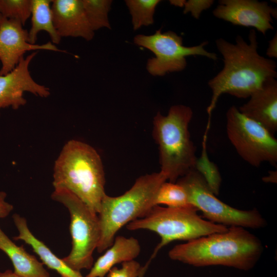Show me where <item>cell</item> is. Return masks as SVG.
<instances>
[{"label": "cell", "mask_w": 277, "mask_h": 277, "mask_svg": "<svg viewBox=\"0 0 277 277\" xmlns=\"http://www.w3.org/2000/svg\"><path fill=\"white\" fill-rule=\"evenodd\" d=\"M192 205L184 207L153 206L143 217L126 225L129 230H148L161 238L149 260L142 267L145 273L151 261L161 249L176 240L190 241L212 233L226 231L228 227L204 220Z\"/></svg>", "instance_id": "8992f818"}, {"label": "cell", "mask_w": 277, "mask_h": 277, "mask_svg": "<svg viewBox=\"0 0 277 277\" xmlns=\"http://www.w3.org/2000/svg\"><path fill=\"white\" fill-rule=\"evenodd\" d=\"M132 17L134 30L154 22L153 15L160 0H126L125 1Z\"/></svg>", "instance_id": "7402d4cb"}, {"label": "cell", "mask_w": 277, "mask_h": 277, "mask_svg": "<svg viewBox=\"0 0 277 277\" xmlns=\"http://www.w3.org/2000/svg\"><path fill=\"white\" fill-rule=\"evenodd\" d=\"M0 250L11 260L16 274L21 277H50L43 263L27 252L23 246L16 245L1 228Z\"/></svg>", "instance_id": "ac0fdd59"}, {"label": "cell", "mask_w": 277, "mask_h": 277, "mask_svg": "<svg viewBox=\"0 0 277 277\" xmlns=\"http://www.w3.org/2000/svg\"><path fill=\"white\" fill-rule=\"evenodd\" d=\"M23 26L19 21L7 18L0 14V75L12 71L27 51L46 50L67 52L50 42L42 45L30 44L28 31Z\"/></svg>", "instance_id": "7c38bea8"}, {"label": "cell", "mask_w": 277, "mask_h": 277, "mask_svg": "<svg viewBox=\"0 0 277 277\" xmlns=\"http://www.w3.org/2000/svg\"><path fill=\"white\" fill-rule=\"evenodd\" d=\"M140 264L135 260L124 262L121 268L113 267L108 272L107 277H140Z\"/></svg>", "instance_id": "cb8c5ba5"}, {"label": "cell", "mask_w": 277, "mask_h": 277, "mask_svg": "<svg viewBox=\"0 0 277 277\" xmlns=\"http://www.w3.org/2000/svg\"><path fill=\"white\" fill-rule=\"evenodd\" d=\"M188 195L189 204L201 211L208 221L225 226L260 229L267 225L256 209L242 210L217 199L203 174L195 168L177 180Z\"/></svg>", "instance_id": "ba28073f"}, {"label": "cell", "mask_w": 277, "mask_h": 277, "mask_svg": "<svg viewBox=\"0 0 277 277\" xmlns=\"http://www.w3.org/2000/svg\"><path fill=\"white\" fill-rule=\"evenodd\" d=\"M135 44L152 51L155 57L147 63L148 72L153 76H164L166 73L183 70L186 67V57L200 55L216 61L215 53L206 50L207 42L191 47L183 45V38L172 31L162 33L157 30L152 35L138 34L134 38Z\"/></svg>", "instance_id": "30bf717a"}, {"label": "cell", "mask_w": 277, "mask_h": 277, "mask_svg": "<svg viewBox=\"0 0 277 277\" xmlns=\"http://www.w3.org/2000/svg\"><path fill=\"white\" fill-rule=\"evenodd\" d=\"M167 180L161 171L146 174L137 178L122 195H104L98 213L101 226L98 252H103L112 245L115 234L122 227L149 212L155 206L159 188Z\"/></svg>", "instance_id": "5b68a950"}, {"label": "cell", "mask_w": 277, "mask_h": 277, "mask_svg": "<svg viewBox=\"0 0 277 277\" xmlns=\"http://www.w3.org/2000/svg\"><path fill=\"white\" fill-rule=\"evenodd\" d=\"M51 198L65 206L70 215L72 247L69 254L62 259L76 271L90 269L94 263L93 252L101 238L98 214L67 190L54 189Z\"/></svg>", "instance_id": "52a82bcc"}, {"label": "cell", "mask_w": 277, "mask_h": 277, "mask_svg": "<svg viewBox=\"0 0 277 277\" xmlns=\"http://www.w3.org/2000/svg\"><path fill=\"white\" fill-rule=\"evenodd\" d=\"M105 185L103 165L96 150L82 141H68L54 163V189L69 191L98 214Z\"/></svg>", "instance_id": "3957f363"}, {"label": "cell", "mask_w": 277, "mask_h": 277, "mask_svg": "<svg viewBox=\"0 0 277 277\" xmlns=\"http://www.w3.org/2000/svg\"><path fill=\"white\" fill-rule=\"evenodd\" d=\"M213 0H189L184 5V14L190 12L195 19H199L202 12L209 8L213 4Z\"/></svg>", "instance_id": "d4e9b609"}, {"label": "cell", "mask_w": 277, "mask_h": 277, "mask_svg": "<svg viewBox=\"0 0 277 277\" xmlns=\"http://www.w3.org/2000/svg\"><path fill=\"white\" fill-rule=\"evenodd\" d=\"M7 194L4 191L0 192V218L7 217L13 210V206L5 201Z\"/></svg>", "instance_id": "484cf974"}, {"label": "cell", "mask_w": 277, "mask_h": 277, "mask_svg": "<svg viewBox=\"0 0 277 277\" xmlns=\"http://www.w3.org/2000/svg\"><path fill=\"white\" fill-rule=\"evenodd\" d=\"M140 252L141 245L136 239L117 236L112 245L93 263L86 277H105L115 265L134 260Z\"/></svg>", "instance_id": "2e32d148"}, {"label": "cell", "mask_w": 277, "mask_h": 277, "mask_svg": "<svg viewBox=\"0 0 277 277\" xmlns=\"http://www.w3.org/2000/svg\"><path fill=\"white\" fill-rule=\"evenodd\" d=\"M192 116L189 106L175 105L167 115L158 112L154 117L152 135L159 147L160 171L170 182H176L196 166V148L189 130Z\"/></svg>", "instance_id": "277c9868"}, {"label": "cell", "mask_w": 277, "mask_h": 277, "mask_svg": "<svg viewBox=\"0 0 277 277\" xmlns=\"http://www.w3.org/2000/svg\"><path fill=\"white\" fill-rule=\"evenodd\" d=\"M263 181L267 182H275L276 181V171H272L269 172V175L263 179Z\"/></svg>", "instance_id": "83f0119b"}, {"label": "cell", "mask_w": 277, "mask_h": 277, "mask_svg": "<svg viewBox=\"0 0 277 277\" xmlns=\"http://www.w3.org/2000/svg\"><path fill=\"white\" fill-rule=\"evenodd\" d=\"M31 7L32 0H0V14L24 25L31 16Z\"/></svg>", "instance_id": "603a6c76"}, {"label": "cell", "mask_w": 277, "mask_h": 277, "mask_svg": "<svg viewBox=\"0 0 277 277\" xmlns=\"http://www.w3.org/2000/svg\"><path fill=\"white\" fill-rule=\"evenodd\" d=\"M186 1L183 0H174V1H170V3L171 4L175 6H178V7H184V3Z\"/></svg>", "instance_id": "f546056e"}, {"label": "cell", "mask_w": 277, "mask_h": 277, "mask_svg": "<svg viewBox=\"0 0 277 277\" xmlns=\"http://www.w3.org/2000/svg\"><path fill=\"white\" fill-rule=\"evenodd\" d=\"M239 111L274 135L277 130V81L271 78L252 93Z\"/></svg>", "instance_id": "9a60e30c"}, {"label": "cell", "mask_w": 277, "mask_h": 277, "mask_svg": "<svg viewBox=\"0 0 277 277\" xmlns=\"http://www.w3.org/2000/svg\"><path fill=\"white\" fill-rule=\"evenodd\" d=\"M266 55L269 57H277V34L269 41V46L266 51Z\"/></svg>", "instance_id": "4316f807"}, {"label": "cell", "mask_w": 277, "mask_h": 277, "mask_svg": "<svg viewBox=\"0 0 277 277\" xmlns=\"http://www.w3.org/2000/svg\"><path fill=\"white\" fill-rule=\"evenodd\" d=\"M0 277H21L16 274L11 270H6L4 272H0Z\"/></svg>", "instance_id": "f1b7e54d"}, {"label": "cell", "mask_w": 277, "mask_h": 277, "mask_svg": "<svg viewBox=\"0 0 277 277\" xmlns=\"http://www.w3.org/2000/svg\"><path fill=\"white\" fill-rule=\"evenodd\" d=\"M155 206L165 205L169 207H184L189 205L188 195L179 183L164 182L159 188L154 201Z\"/></svg>", "instance_id": "ffe728a7"}, {"label": "cell", "mask_w": 277, "mask_h": 277, "mask_svg": "<svg viewBox=\"0 0 277 277\" xmlns=\"http://www.w3.org/2000/svg\"><path fill=\"white\" fill-rule=\"evenodd\" d=\"M51 9L54 27L62 37L91 40L94 32L87 18L82 0H53Z\"/></svg>", "instance_id": "5bb4252c"}, {"label": "cell", "mask_w": 277, "mask_h": 277, "mask_svg": "<svg viewBox=\"0 0 277 277\" xmlns=\"http://www.w3.org/2000/svg\"><path fill=\"white\" fill-rule=\"evenodd\" d=\"M226 132L239 155L254 167L277 163V140L262 125L243 114L235 106L226 112Z\"/></svg>", "instance_id": "9c48e42d"}, {"label": "cell", "mask_w": 277, "mask_h": 277, "mask_svg": "<svg viewBox=\"0 0 277 277\" xmlns=\"http://www.w3.org/2000/svg\"><path fill=\"white\" fill-rule=\"evenodd\" d=\"M12 218L18 232V235L14 236L13 240H22L30 245L44 265L56 271L61 277H84L80 272L71 268L62 259L57 257L43 242L33 234L25 217L15 213Z\"/></svg>", "instance_id": "e0dca14e"}, {"label": "cell", "mask_w": 277, "mask_h": 277, "mask_svg": "<svg viewBox=\"0 0 277 277\" xmlns=\"http://www.w3.org/2000/svg\"><path fill=\"white\" fill-rule=\"evenodd\" d=\"M248 40L249 43L246 42L240 35H237L235 44L223 38L216 40L217 49L223 57L224 67L208 83L212 91L207 108L209 116L222 94L248 98L267 80L276 78V63L258 52L255 30H250Z\"/></svg>", "instance_id": "6da1fadb"}, {"label": "cell", "mask_w": 277, "mask_h": 277, "mask_svg": "<svg viewBox=\"0 0 277 277\" xmlns=\"http://www.w3.org/2000/svg\"><path fill=\"white\" fill-rule=\"evenodd\" d=\"M263 251L258 237L245 228L231 226L225 231L176 245L168 256L197 267L223 266L248 271L255 266Z\"/></svg>", "instance_id": "7a4b0ae2"}, {"label": "cell", "mask_w": 277, "mask_h": 277, "mask_svg": "<svg viewBox=\"0 0 277 277\" xmlns=\"http://www.w3.org/2000/svg\"><path fill=\"white\" fill-rule=\"evenodd\" d=\"M90 26L94 32L102 28L110 29L108 13L112 1L111 0H82Z\"/></svg>", "instance_id": "44dd1931"}, {"label": "cell", "mask_w": 277, "mask_h": 277, "mask_svg": "<svg viewBox=\"0 0 277 277\" xmlns=\"http://www.w3.org/2000/svg\"><path fill=\"white\" fill-rule=\"evenodd\" d=\"M50 0H32L31 26L28 31L29 42L36 44L38 33L44 31L48 33L52 43L58 44L61 37L54 27Z\"/></svg>", "instance_id": "d6986e66"}, {"label": "cell", "mask_w": 277, "mask_h": 277, "mask_svg": "<svg viewBox=\"0 0 277 277\" xmlns=\"http://www.w3.org/2000/svg\"><path fill=\"white\" fill-rule=\"evenodd\" d=\"M37 52L36 51L22 57L12 71L0 75V111L9 107L16 110L25 105L27 103L24 96L25 92L42 97L50 94L49 89L35 82L29 70L30 63Z\"/></svg>", "instance_id": "4fadbf2b"}, {"label": "cell", "mask_w": 277, "mask_h": 277, "mask_svg": "<svg viewBox=\"0 0 277 277\" xmlns=\"http://www.w3.org/2000/svg\"><path fill=\"white\" fill-rule=\"evenodd\" d=\"M213 14L234 25L253 27L265 35L273 29L272 17L276 18L277 11L266 2L220 0Z\"/></svg>", "instance_id": "8fae6325"}]
</instances>
